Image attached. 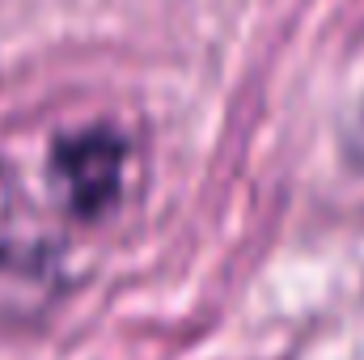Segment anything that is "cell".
Returning <instances> with one entry per match:
<instances>
[{
	"label": "cell",
	"instance_id": "1",
	"mask_svg": "<svg viewBox=\"0 0 364 360\" xmlns=\"http://www.w3.org/2000/svg\"><path fill=\"white\" fill-rule=\"evenodd\" d=\"M123 140L106 127H90V132H73L55 144L51 153V174L64 195V203L77 216H102L123 186Z\"/></svg>",
	"mask_w": 364,
	"mask_h": 360
},
{
	"label": "cell",
	"instance_id": "2",
	"mask_svg": "<svg viewBox=\"0 0 364 360\" xmlns=\"http://www.w3.org/2000/svg\"><path fill=\"white\" fill-rule=\"evenodd\" d=\"M51 280H55L51 250L26 229L17 186L0 166V318L43 305Z\"/></svg>",
	"mask_w": 364,
	"mask_h": 360
}]
</instances>
